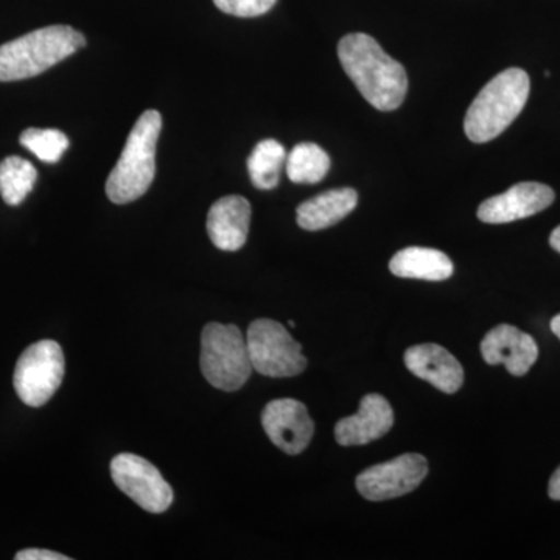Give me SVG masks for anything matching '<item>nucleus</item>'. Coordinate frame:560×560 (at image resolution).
Instances as JSON below:
<instances>
[{
  "mask_svg": "<svg viewBox=\"0 0 560 560\" xmlns=\"http://www.w3.org/2000/svg\"><path fill=\"white\" fill-rule=\"evenodd\" d=\"M482 359L490 366L504 364L510 374L523 377L539 359V348L530 335L510 324L493 327L481 342Z\"/></svg>",
  "mask_w": 560,
  "mask_h": 560,
  "instance_id": "obj_12",
  "label": "nucleus"
},
{
  "mask_svg": "<svg viewBox=\"0 0 560 560\" xmlns=\"http://www.w3.org/2000/svg\"><path fill=\"white\" fill-rule=\"evenodd\" d=\"M250 205L238 195L213 202L208 215V234L213 245L221 250L243 248L249 234Z\"/></svg>",
  "mask_w": 560,
  "mask_h": 560,
  "instance_id": "obj_15",
  "label": "nucleus"
},
{
  "mask_svg": "<svg viewBox=\"0 0 560 560\" xmlns=\"http://www.w3.org/2000/svg\"><path fill=\"white\" fill-rule=\"evenodd\" d=\"M529 90V75L523 69H506L493 77L467 110L464 119L467 138L475 143L499 138L521 116Z\"/></svg>",
  "mask_w": 560,
  "mask_h": 560,
  "instance_id": "obj_2",
  "label": "nucleus"
},
{
  "mask_svg": "<svg viewBox=\"0 0 560 560\" xmlns=\"http://www.w3.org/2000/svg\"><path fill=\"white\" fill-rule=\"evenodd\" d=\"M405 364L416 377L431 383L445 394H455L463 386V366L448 350L438 345L412 346L405 352Z\"/></svg>",
  "mask_w": 560,
  "mask_h": 560,
  "instance_id": "obj_14",
  "label": "nucleus"
},
{
  "mask_svg": "<svg viewBox=\"0 0 560 560\" xmlns=\"http://www.w3.org/2000/svg\"><path fill=\"white\" fill-rule=\"evenodd\" d=\"M338 58L357 90L374 108H400L408 92L407 70L377 40L364 33L345 36L338 44Z\"/></svg>",
  "mask_w": 560,
  "mask_h": 560,
  "instance_id": "obj_1",
  "label": "nucleus"
},
{
  "mask_svg": "<svg viewBox=\"0 0 560 560\" xmlns=\"http://www.w3.org/2000/svg\"><path fill=\"white\" fill-rule=\"evenodd\" d=\"M287 161L285 147L275 139L257 143L248 158L250 183L260 190L275 189L279 184L280 172Z\"/></svg>",
  "mask_w": 560,
  "mask_h": 560,
  "instance_id": "obj_18",
  "label": "nucleus"
},
{
  "mask_svg": "<svg viewBox=\"0 0 560 560\" xmlns=\"http://www.w3.org/2000/svg\"><path fill=\"white\" fill-rule=\"evenodd\" d=\"M555 201V190L540 183H521L504 194L489 198L478 208V219L482 223H511L536 215Z\"/></svg>",
  "mask_w": 560,
  "mask_h": 560,
  "instance_id": "obj_11",
  "label": "nucleus"
},
{
  "mask_svg": "<svg viewBox=\"0 0 560 560\" xmlns=\"http://www.w3.org/2000/svg\"><path fill=\"white\" fill-rule=\"evenodd\" d=\"M162 130L158 110H145L128 136L120 160L106 180V195L116 205H128L150 189L156 175V147Z\"/></svg>",
  "mask_w": 560,
  "mask_h": 560,
  "instance_id": "obj_4",
  "label": "nucleus"
},
{
  "mask_svg": "<svg viewBox=\"0 0 560 560\" xmlns=\"http://www.w3.org/2000/svg\"><path fill=\"white\" fill-rule=\"evenodd\" d=\"M429 474V463L418 453H407L361 471L357 489L371 501L397 499L412 492Z\"/></svg>",
  "mask_w": 560,
  "mask_h": 560,
  "instance_id": "obj_9",
  "label": "nucleus"
},
{
  "mask_svg": "<svg viewBox=\"0 0 560 560\" xmlns=\"http://www.w3.org/2000/svg\"><path fill=\"white\" fill-rule=\"evenodd\" d=\"M550 245L552 249L558 250L560 254V226L551 232Z\"/></svg>",
  "mask_w": 560,
  "mask_h": 560,
  "instance_id": "obj_25",
  "label": "nucleus"
},
{
  "mask_svg": "<svg viewBox=\"0 0 560 560\" xmlns=\"http://www.w3.org/2000/svg\"><path fill=\"white\" fill-rule=\"evenodd\" d=\"M548 493L552 500L560 501V467L552 474L550 486H548Z\"/></svg>",
  "mask_w": 560,
  "mask_h": 560,
  "instance_id": "obj_24",
  "label": "nucleus"
},
{
  "mask_svg": "<svg viewBox=\"0 0 560 560\" xmlns=\"http://www.w3.org/2000/svg\"><path fill=\"white\" fill-rule=\"evenodd\" d=\"M223 13L237 18H257L268 13L278 0H213Z\"/></svg>",
  "mask_w": 560,
  "mask_h": 560,
  "instance_id": "obj_22",
  "label": "nucleus"
},
{
  "mask_svg": "<svg viewBox=\"0 0 560 560\" xmlns=\"http://www.w3.org/2000/svg\"><path fill=\"white\" fill-rule=\"evenodd\" d=\"M110 477L125 495L151 514H162L172 506L173 489L150 460L120 453L110 460Z\"/></svg>",
  "mask_w": 560,
  "mask_h": 560,
  "instance_id": "obj_8",
  "label": "nucleus"
},
{
  "mask_svg": "<svg viewBox=\"0 0 560 560\" xmlns=\"http://www.w3.org/2000/svg\"><path fill=\"white\" fill-rule=\"evenodd\" d=\"M21 143L31 150L38 160L55 164L61 160L65 151L69 149V139L60 130H39L28 128L21 135Z\"/></svg>",
  "mask_w": 560,
  "mask_h": 560,
  "instance_id": "obj_21",
  "label": "nucleus"
},
{
  "mask_svg": "<svg viewBox=\"0 0 560 560\" xmlns=\"http://www.w3.org/2000/svg\"><path fill=\"white\" fill-rule=\"evenodd\" d=\"M551 330L560 340V313L551 319Z\"/></svg>",
  "mask_w": 560,
  "mask_h": 560,
  "instance_id": "obj_26",
  "label": "nucleus"
},
{
  "mask_svg": "<svg viewBox=\"0 0 560 560\" xmlns=\"http://www.w3.org/2000/svg\"><path fill=\"white\" fill-rule=\"evenodd\" d=\"M389 270L401 279L433 280L452 278L453 264L442 250L411 246L399 250L389 261Z\"/></svg>",
  "mask_w": 560,
  "mask_h": 560,
  "instance_id": "obj_17",
  "label": "nucleus"
},
{
  "mask_svg": "<svg viewBox=\"0 0 560 560\" xmlns=\"http://www.w3.org/2000/svg\"><path fill=\"white\" fill-rule=\"evenodd\" d=\"M261 425L276 447L287 455H300L311 444L315 423L302 401L272 400L261 412Z\"/></svg>",
  "mask_w": 560,
  "mask_h": 560,
  "instance_id": "obj_10",
  "label": "nucleus"
},
{
  "mask_svg": "<svg viewBox=\"0 0 560 560\" xmlns=\"http://www.w3.org/2000/svg\"><path fill=\"white\" fill-rule=\"evenodd\" d=\"M285 165L291 183L316 184L329 173L330 158L316 143L302 142L287 154Z\"/></svg>",
  "mask_w": 560,
  "mask_h": 560,
  "instance_id": "obj_19",
  "label": "nucleus"
},
{
  "mask_svg": "<svg viewBox=\"0 0 560 560\" xmlns=\"http://www.w3.org/2000/svg\"><path fill=\"white\" fill-rule=\"evenodd\" d=\"M394 425V411L381 394H368L360 401L357 415L335 425V438L342 447L366 445L381 440Z\"/></svg>",
  "mask_w": 560,
  "mask_h": 560,
  "instance_id": "obj_13",
  "label": "nucleus"
},
{
  "mask_svg": "<svg viewBox=\"0 0 560 560\" xmlns=\"http://www.w3.org/2000/svg\"><path fill=\"white\" fill-rule=\"evenodd\" d=\"M86 46V38L69 25H50L0 46V81L32 79Z\"/></svg>",
  "mask_w": 560,
  "mask_h": 560,
  "instance_id": "obj_3",
  "label": "nucleus"
},
{
  "mask_svg": "<svg viewBox=\"0 0 560 560\" xmlns=\"http://www.w3.org/2000/svg\"><path fill=\"white\" fill-rule=\"evenodd\" d=\"M359 205V194L350 187L331 189L302 202L296 210L298 224L305 231H320L340 223Z\"/></svg>",
  "mask_w": 560,
  "mask_h": 560,
  "instance_id": "obj_16",
  "label": "nucleus"
},
{
  "mask_svg": "<svg viewBox=\"0 0 560 560\" xmlns=\"http://www.w3.org/2000/svg\"><path fill=\"white\" fill-rule=\"evenodd\" d=\"M16 560H69L68 556L60 555L50 550H40V548H31V550H22L14 556Z\"/></svg>",
  "mask_w": 560,
  "mask_h": 560,
  "instance_id": "obj_23",
  "label": "nucleus"
},
{
  "mask_svg": "<svg viewBox=\"0 0 560 560\" xmlns=\"http://www.w3.org/2000/svg\"><path fill=\"white\" fill-rule=\"evenodd\" d=\"M201 371L213 388L241 389L253 372L248 345L237 326L210 323L201 335Z\"/></svg>",
  "mask_w": 560,
  "mask_h": 560,
  "instance_id": "obj_5",
  "label": "nucleus"
},
{
  "mask_svg": "<svg viewBox=\"0 0 560 560\" xmlns=\"http://www.w3.org/2000/svg\"><path fill=\"white\" fill-rule=\"evenodd\" d=\"M38 179L32 162L10 156L0 162V197L9 206H20Z\"/></svg>",
  "mask_w": 560,
  "mask_h": 560,
  "instance_id": "obj_20",
  "label": "nucleus"
},
{
  "mask_svg": "<svg viewBox=\"0 0 560 560\" xmlns=\"http://www.w3.org/2000/svg\"><path fill=\"white\" fill-rule=\"evenodd\" d=\"M65 366V353L57 341L35 342L22 352L14 370L18 397L28 407H43L60 388Z\"/></svg>",
  "mask_w": 560,
  "mask_h": 560,
  "instance_id": "obj_7",
  "label": "nucleus"
},
{
  "mask_svg": "<svg viewBox=\"0 0 560 560\" xmlns=\"http://www.w3.org/2000/svg\"><path fill=\"white\" fill-rule=\"evenodd\" d=\"M246 345L253 370L265 377H296L307 368L300 342L294 341L278 320H254L246 335Z\"/></svg>",
  "mask_w": 560,
  "mask_h": 560,
  "instance_id": "obj_6",
  "label": "nucleus"
}]
</instances>
